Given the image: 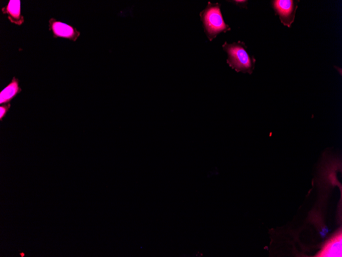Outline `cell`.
<instances>
[{
	"instance_id": "obj_1",
	"label": "cell",
	"mask_w": 342,
	"mask_h": 257,
	"mask_svg": "<svg viewBox=\"0 0 342 257\" xmlns=\"http://www.w3.org/2000/svg\"><path fill=\"white\" fill-rule=\"evenodd\" d=\"M222 47L227 53V63L230 67L237 72L252 73L255 60L253 56L249 55L244 42L238 41L228 44L225 42Z\"/></svg>"
},
{
	"instance_id": "obj_2",
	"label": "cell",
	"mask_w": 342,
	"mask_h": 257,
	"mask_svg": "<svg viewBox=\"0 0 342 257\" xmlns=\"http://www.w3.org/2000/svg\"><path fill=\"white\" fill-rule=\"evenodd\" d=\"M219 3L208 2L206 8L200 13L204 32L210 41L215 38L220 33L230 30L223 19Z\"/></svg>"
},
{
	"instance_id": "obj_3",
	"label": "cell",
	"mask_w": 342,
	"mask_h": 257,
	"mask_svg": "<svg viewBox=\"0 0 342 257\" xmlns=\"http://www.w3.org/2000/svg\"><path fill=\"white\" fill-rule=\"evenodd\" d=\"M297 2L292 0H276L272 2V7L279 16L281 22L290 27L295 17Z\"/></svg>"
},
{
	"instance_id": "obj_4",
	"label": "cell",
	"mask_w": 342,
	"mask_h": 257,
	"mask_svg": "<svg viewBox=\"0 0 342 257\" xmlns=\"http://www.w3.org/2000/svg\"><path fill=\"white\" fill-rule=\"evenodd\" d=\"M50 29L56 37H62L72 41H76L80 32L70 25L51 18L49 21Z\"/></svg>"
},
{
	"instance_id": "obj_5",
	"label": "cell",
	"mask_w": 342,
	"mask_h": 257,
	"mask_svg": "<svg viewBox=\"0 0 342 257\" xmlns=\"http://www.w3.org/2000/svg\"><path fill=\"white\" fill-rule=\"evenodd\" d=\"M20 3L19 0H11L6 7L2 8L3 12L8 14L10 21L17 25H21L24 20L20 13Z\"/></svg>"
},
{
	"instance_id": "obj_6",
	"label": "cell",
	"mask_w": 342,
	"mask_h": 257,
	"mask_svg": "<svg viewBox=\"0 0 342 257\" xmlns=\"http://www.w3.org/2000/svg\"><path fill=\"white\" fill-rule=\"evenodd\" d=\"M21 90L18 79L13 77L11 82L0 92V104L9 102Z\"/></svg>"
},
{
	"instance_id": "obj_7",
	"label": "cell",
	"mask_w": 342,
	"mask_h": 257,
	"mask_svg": "<svg viewBox=\"0 0 342 257\" xmlns=\"http://www.w3.org/2000/svg\"><path fill=\"white\" fill-rule=\"evenodd\" d=\"M340 240H341V238L339 240V239H335L331 240L327 245H326L323 251L324 254L322 255H325L326 254L327 256H330V253L333 252L332 256H333V252L338 251L339 248H341L340 246L339 247V245L341 244V241L339 243Z\"/></svg>"
},
{
	"instance_id": "obj_8",
	"label": "cell",
	"mask_w": 342,
	"mask_h": 257,
	"mask_svg": "<svg viewBox=\"0 0 342 257\" xmlns=\"http://www.w3.org/2000/svg\"><path fill=\"white\" fill-rule=\"evenodd\" d=\"M10 107V104H5L0 107V120L2 121V118L6 115L7 111Z\"/></svg>"
},
{
	"instance_id": "obj_9",
	"label": "cell",
	"mask_w": 342,
	"mask_h": 257,
	"mask_svg": "<svg viewBox=\"0 0 342 257\" xmlns=\"http://www.w3.org/2000/svg\"><path fill=\"white\" fill-rule=\"evenodd\" d=\"M233 2L239 6H243L244 7L246 6L245 3H247L246 1H234Z\"/></svg>"
},
{
	"instance_id": "obj_10",
	"label": "cell",
	"mask_w": 342,
	"mask_h": 257,
	"mask_svg": "<svg viewBox=\"0 0 342 257\" xmlns=\"http://www.w3.org/2000/svg\"><path fill=\"white\" fill-rule=\"evenodd\" d=\"M21 255H22V256H23L24 254L22 253Z\"/></svg>"
}]
</instances>
